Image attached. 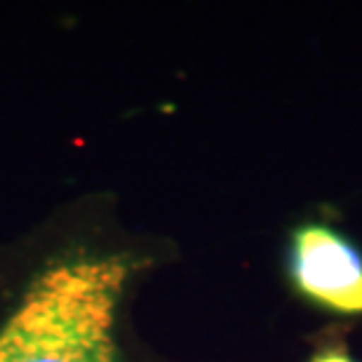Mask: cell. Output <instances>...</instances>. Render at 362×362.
Returning a JSON list of instances; mask_svg holds the SVG:
<instances>
[{"mask_svg":"<svg viewBox=\"0 0 362 362\" xmlns=\"http://www.w3.org/2000/svg\"><path fill=\"white\" fill-rule=\"evenodd\" d=\"M296 292L329 313L362 315V252L325 223L292 233L287 259Z\"/></svg>","mask_w":362,"mask_h":362,"instance_id":"cell-2","label":"cell"},{"mask_svg":"<svg viewBox=\"0 0 362 362\" xmlns=\"http://www.w3.org/2000/svg\"><path fill=\"white\" fill-rule=\"evenodd\" d=\"M129 273L120 255L47 266L0 325V362H118L115 317Z\"/></svg>","mask_w":362,"mask_h":362,"instance_id":"cell-1","label":"cell"},{"mask_svg":"<svg viewBox=\"0 0 362 362\" xmlns=\"http://www.w3.org/2000/svg\"><path fill=\"white\" fill-rule=\"evenodd\" d=\"M308 362H356L351 358L349 349L341 339H334V341H325L320 349H317Z\"/></svg>","mask_w":362,"mask_h":362,"instance_id":"cell-3","label":"cell"}]
</instances>
